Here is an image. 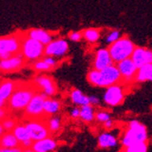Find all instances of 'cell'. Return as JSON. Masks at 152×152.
Masks as SVG:
<instances>
[{
  "instance_id": "cell-1",
  "label": "cell",
  "mask_w": 152,
  "mask_h": 152,
  "mask_svg": "<svg viewBox=\"0 0 152 152\" xmlns=\"http://www.w3.org/2000/svg\"><path fill=\"white\" fill-rule=\"evenodd\" d=\"M36 93L37 88L34 87V85L17 86L15 91L7 101L8 107L14 111L25 110Z\"/></svg>"
},
{
  "instance_id": "cell-2",
  "label": "cell",
  "mask_w": 152,
  "mask_h": 152,
  "mask_svg": "<svg viewBox=\"0 0 152 152\" xmlns=\"http://www.w3.org/2000/svg\"><path fill=\"white\" fill-rule=\"evenodd\" d=\"M148 140V130L145 125L137 119L129 121L128 129L121 137V144L124 148L135 143L146 142Z\"/></svg>"
},
{
  "instance_id": "cell-3",
  "label": "cell",
  "mask_w": 152,
  "mask_h": 152,
  "mask_svg": "<svg viewBox=\"0 0 152 152\" xmlns=\"http://www.w3.org/2000/svg\"><path fill=\"white\" fill-rule=\"evenodd\" d=\"M107 48L113 62L118 64L125 59L131 58L136 46L129 37L123 36L115 43L109 45Z\"/></svg>"
},
{
  "instance_id": "cell-4",
  "label": "cell",
  "mask_w": 152,
  "mask_h": 152,
  "mask_svg": "<svg viewBox=\"0 0 152 152\" xmlns=\"http://www.w3.org/2000/svg\"><path fill=\"white\" fill-rule=\"evenodd\" d=\"M45 47L42 43L25 35L22 37L20 52L26 60L35 62L45 56Z\"/></svg>"
},
{
  "instance_id": "cell-5",
  "label": "cell",
  "mask_w": 152,
  "mask_h": 152,
  "mask_svg": "<svg viewBox=\"0 0 152 152\" xmlns=\"http://www.w3.org/2000/svg\"><path fill=\"white\" fill-rule=\"evenodd\" d=\"M22 37L21 35L0 37V60L7 59L20 52Z\"/></svg>"
},
{
  "instance_id": "cell-6",
  "label": "cell",
  "mask_w": 152,
  "mask_h": 152,
  "mask_svg": "<svg viewBox=\"0 0 152 152\" xmlns=\"http://www.w3.org/2000/svg\"><path fill=\"white\" fill-rule=\"evenodd\" d=\"M48 98L41 92H37L29 104L24 110L28 119H42L44 113V104Z\"/></svg>"
},
{
  "instance_id": "cell-7",
  "label": "cell",
  "mask_w": 152,
  "mask_h": 152,
  "mask_svg": "<svg viewBox=\"0 0 152 152\" xmlns=\"http://www.w3.org/2000/svg\"><path fill=\"white\" fill-rule=\"evenodd\" d=\"M125 88L118 83L106 88L103 94V101L109 107H117L123 103L125 99Z\"/></svg>"
},
{
  "instance_id": "cell-8",
  "label": "cell",
  "mask_w": 152,
  "mask_h": 152,
  "mask_svg": "<svg viewBox=\"0 0 152 152\" xmlns=\"http://www.w3.org/2000/svg\"><path fill=\"white\" fill-rule=\"evenodd\" d=\"M25 125L33 141H37L49 137L50 131L43 119H28Z\"/></svg>"
},
{
  "instance_id": "cell-9",
  "label": "cell",
  "mask_w": 152,
  "mask_h": 152,
  "mask_svg": "<svg viewBox=\"0 0 152 152\" xmlns=\"http://www.w3.org/2000/svg\"><path fill=\"white\" fill-rule=\"evenodd\" d=\"M121 81V76L117 65H111L102 70H99V81L98 88H108L118 84Z\"/></svg>"
},
{
  "instance_id": "cell-10",
  "label": "cell",
  "mask_w": 152,
  "mask_h": 152,
  "mask_svg": "<svg viewBox=\"0 0 152 152\" xmlns=\"http://www.w3.org/2000/svg\"><path fill=\"white\" fill-rule=\"evenodd\" d=\"M33 85L47 98H53L58 91L57 85L54 79L47 75H38L35 77L33 79Z\"/></svg>"
},
{
  "instance_id": "cell-11",
  "label": "cell",
  "mask_w": 152,
  "mask_h": 152,
  "mask_svg": "<svg viewBox=\"0 0 152 152\" xmlns=\"http://www.w3.org/2000/svg\"><path fill=\"white\" fill-rule=\"evenodd\" d=\"M69 50L68 42L64 38H56L45 47V56L56 58L65 57Z\"/></svg>"
},
{
  "instance_id": "cell-12",
  "label": "cell",
  "mask_w": 152,
  "mask_h": 152,
  "mask_svg": "<svg viewBox=\"0 0 152 152\" xmlns=\"http://www.w3.org/2000/svg\"><path fill=\"white\" fill-rule=\"evenodd\" d=\"M26 59L21 52L13 55L7 59L0 60V71L3 73H12L20 70L25 66Z\"/></svg>"
},
{
  "instance_id": "cell-13",
  "label": "cell",
  "mask_w": 152,
  "mask_h": 152,
  "mask_svg": "<svg viewBox=\"0 0 152 152\" xmlns=\"http://www.w3.org/2000/svg\"><path fill=\"white\" fill-rule=\"evenodd\" d=\"M117 66L121 76V81L125 83H130L132 81H135L139 68L137 67L131 58H128L118 63Z\"/></svg>"
},
{
  "instance_id": "cell-14",
  "label": "cell",
  "mask_w": 152,
  "mask_h": 152,
  "mask_svg": "<svg viewBox=\"0 0 152 152\" xmlns=\"http://www.w3.org/2000/svg\"><path fill=\"white\" fill-rule=\"evenodd\" d=\"M114 64L115 63L113 62V59L110 56L108 48H100L96 51L93 60V68L96 70H102Z\"/></svg>"
},
{
  "instance_id": "cell-15",
  "label": "cell",
  "mask_w": 152,
  "mask_h": 152,
  "mask_svg": "<svg viewBox=\"0 0 152 152\" xmlns=\"http://www.w3.org/2000/svg\"><path fill=\"white\" fill-rule=\"evenodd\" d=\"M131 59L137 68L152 63V50L145 47H136Z\"/></svg>"
},
{
  "instance_id": "cell-16",
  "label": "cell",
  "mask_w": 152,
  "mask_h": 152,
  "mask_svg": "<svg viewBox=\"0 0 152 152\" xmlns=\"http://www.w3.org/2000/svg\"><path fill=\"white\" fill-rule=\"evenodd\" d=\"M58 146V143L56 140L48 137L46 139L34 141L31 148L35 152H54Z\"/></svg>"
},
{
  "instance_id": "cell-17",
  "label": "cell",
  "mask_w": 152,
  "mask_h": 152,
  "mask_svg": "<svg viewBox=\"0 0 152 152\" xmlns=\"http://www.w3.org/2000/svg\"><path fill=\"white\" fill-rule=\"evenodd\" d=\"M26 36L38 41L45 46L48 45L54 40V36L49 31L42 28H31L26 32Z\"/></svg>"
},
{
  "instance_id": "cell-18",
  "label": "cell",
  "mask_w": 152,
  "mask_h": 152,
  "mask_svg": "<svg viewBox=\"0 0 152 152\" xmlns=\"http://www.w3.org/2000/svg\"><path fill=\"white\" fill-rule=\"evenodd\" d=\"M118 137L110 132H103L98 137V144L101 148H113L118 146Z\"/></svg>"
},
{
  "instance_id": "cell-19",
  "label": "cell",
  "mask_w": 152,
  "mask_h": 152,
  "mask_svg": "<svg viewBox=\"0 0 152 152\" xmlns=\"http://www.w3.org/2000/svg\"><path fill=\"white\" fill-rule=\"evenodd\" d=\"M17 88L16 83L13 80L6 79L0 82V98L6 102L8 101L10 96L14 93Z\"/></svg>"
},
{
  "instance_id": "cell-20",
  "label": "cell",
  "mask_w": 152,
  "mask_h": 152,
  "mask_svg": "<svg viewBox=\"0 0 152 152\" xmlns=\"http://www.w3.org/2000/svg\"><path fill=\"white\" fill-rule=\"evenodd\" d=\"M69 98H70V101L77 107H81L83 106L90 105L89 96L85 95L80 89L74 88L73 90H71L69 94Z\"/></svg>"
},
{
  "instance_id": "cell-21",
  "label": "cell",
  "mask_w": 152,
  "mask_h": 152,
  "mask_svg": "<svg viewBox=\"0 0 152 152\" xmlns=\"http://www.w3.org/2000/svg\"><path fill=\"white\" fill-rule=\"evenodd\" d=\"M61 109V102L54 98H48L44 104V113L46 116H55Z\"/></svg>"
},
{
  "instance_id": "cell-22",
  "label": "cell",
  "mask_w": 152,
  "mask_h": 152,
  "mask_svg": "<svg viewBox=\"0 0 152 152\" xmlns=\"http://www.w3.org/2000/svg\"><path fill=\"white\" fill-rule=\"evenodd\" d=\"M20 142L12 133V131L5 132V134L0 137V148H14L20 147Z\"/></svg>"
},
{
  "instance_id": "cell-23",
  "label": "cell",
  "mask_w": 152,
  "mask_h": 152,
  "mask_svg": "<svg viewBox=\"0 0 152 152\" xmlns=\"http://www.w3.org/2000/svg\"><path fill=\"white\" fill-rule=\"evenodd\" d=\"M135 81L137 83L152 82V63L139 68Z\"/></svg>"
},
{
  "instance_id": "cell-24",
  "label": "cell",
  "mask_w": 152,
  "mask_h": 152,
  "mask_svg": "<svg viewBox=\"0 0 152 152\" xmlns=\"http://www.w3.org/2000/svg\"><path fill=\"white\" fill-rule=\"evenodd\" d=\"M83 38L89 44H96L100 39L101 30L99 27H88L83 30Z\"/></svg>"
},
{
  "instance_id": "cell-25",
  "label": "cell",
  "mask_w": 152,
  "mask_h": 152,
  "mask_svg": "<svg viewBox=\"0 0 152 152\" xmlns=\"http://www.w3.org/2000/svg\"><path fill=\"white\" fill-rule=\"evenodd\" d=\"M12 133L15 135V137L18 139V140L22 143L26 140H31L29 133L27 131V129L25 125V123H18L17 126L14 128L12 130Z\"/></svg>"
},
{
  "instance_id": "cell-26",
  "label": "cell",
  "mask_w": 152,
  "mask_h": 152,
  "mask_svg": "<svg viewBox=\"0 0 152 152\" xmlns=\"http://www.w3.org/2000/svg\"><path fill=\"white\" fill-rule=\"evenodd\" d=\"M79 118L87 123H90L96 119V112L94 107L91 105L83 106L80 107V117Z\"/></svg>"
},
{
  "instance_id": "cell-27",
  "label": "cell",
  "mask_w": 152,
  "mask_h": 152,
  "mask_svg": "<svg viewBox=\"0 0 152 152\" xmlns=\"http://www.w3.org/2000/svg\"><path fill=\"white\" fill-rule=\"evenodd\" d=\"M47 125L50 133H58L62 127V119L60 117L53 116L48 119Z\"/></svg>"
},
{
  "instance_id": "cell-28",
  "label": "cell",
  "mask_w": 152,
  "mask_h": 152,
  "mask_svg": "<svg viewBox=\"0 0 152 152\" xmlns=\"http://www.w3.org/2000/svg\"><path fill=\"white\" fill-rule=\"evenodd\" d=\"M33 68L37 72H45V71H49V70L53 69V67L50 66L43 59V58L35 61V62H33Z\"/></svg>"
},
{
  "instance_id": "cell-29",
  "label": "cell",
  "mask_w": 152,
  "mask_h": 152,
  "mask_svg": "<svg viewBox=\"0 0 152 152\" xmlns=\"http://www.w3.org/2000/svg\"><path fill=\"white\" fill-rule=\"evenodd\" d=\"M125 152H148V145L146 142L135 143L124 148Z\"/></svg>"
},
{
  "instance_id": "cell-30",
  "label": "cell",
  "mask_w": 152,
  "mask_h": 152,
  "mask_svg": "<svg viewBox=\"0 0 152 152\" xmlns=\"http://www.w3.org/2000/svg\"><path fill=\"white\" fill-rule=\"evenodd\" d=\"M121 37H122L121 33L118 30H117V29L110 30L106 36V42L108 45H111V44L115 43L116 41H118Z\"/></svg>"
},
{
  "instance_id": "cell-31",
  "label": "cell",
  "mask_w": 152,
  "mask_h": 152,
  "mask_svg": "<svg viewBox=\"0 0 152 152\" xmlns=\"http://www.w3.org/2000/svg\"><path fill=\"white\" fill-rule=\"evenodd\" d=\"M1 122H2V125H3L6 132L12 131L14 129V128H15L17 126V124H18L17 120L14 118H11V117H7Z\"/></svg>"
},
{
  "instance_id": "cell-32",
  "label": "cell",
  "mask_w": 152,
  "mask_h": 152,
  "mask_svg": "<svg viewBox=\"0 0 152 152\" xmlns=\"http://www.w3.org/2000/svg\"><path fill=\"white\" fill-rule=\"evenodd\" d=\"M111 119V115L109 112L105 111V110H101L96 113V120L99 122V123H105L106 121Z\"/></svg>"
},
{
  "instance_id": "cell-33",
  "label": "cell",
  "mask_w": 152,
  "mask_h": 152,
  "mask_svg": "<svg viewBox=\"0 0 152 152\" xmlns=\"http://www.w3.org/2000/svg\"><path fill=\"white\" fill-rule=\"evenodd\" d=\"M83 38V32L82 31H72L68 34V39L72 42H79Z\"/></svg>"
},
{
  "instance_id": "cell-34",
  "label": "cell",
  "mask_w": 152,
  "mask_h": 152,
  "mask_svg": "<svg viewBox=\"0 0 152 152\" xmlns=\"http://www.w3.org/2000/svg\"><path fill=\"white\" fill-rule=\"evenodd\" d=\"M89 100H90V105L93 106V107H96V106H99L100 103H101V100L99 96H89Z\"/></svg>"
},
{
  "instance_id": "cell-35",
  "label": "cell",
  "mask_w": 152,
  "mask_h": 152,
  "mask_svg": "<svg viewBox=\"0 0 152 152\" xmlns=\"http://www.w3.org/2000/svg\"><path fill=\"white\" fill-rule=\"evenodd\" d=\"M70 117L72 118H79L80 117V108L78 107H75L70 110Z\"/></svg>"
},
{
  "instance_id": "cell-36",
  "label": "cell",
  "mask_w": 152,
  "mask_h": 152,
  "mask_svg": "<svg viewBox=\"0 0 152 152\" xmlns=\"http://www.w3.org/2000/svg\"><path fill=\"white\" fill-rule=\"evenodd\" d=\"M0 152H23V148H22L21 147L14 148H0Z\"/></svg>"
},
{
  "instance_id": "cell-37",
  "label": "cell",
  "mask_w": 152,
  "mask_h": 152,
  "mask_svg": "<svg viewBox=\"0 0 152 152\" xmlns=\"http://www.w3.org/2000/svg\"><path fill=\"white\" fill-rule=\"evenodd\" d=\"M114 125H115V123L112 119H109L107 121H106L105 123H103V127L105 128V129L107 130H110V129H112L114 128Z\"/></svg>"
},
{
  "instance_id": "cell-38",
  "label": "cell",
  "mask_w": 152,
  "mask_h": 152,
  "mask_svg": "<svg viewBox=\"0 0 152 152\" xmlns=\"http://www.w3.org/2000/svg\"><path fill=\"white\" fill-rule=\"evenodd\" d=\"M33 140H26L22 143H20V147L22 148H31L32 145H33Z\"/></svg>"
},
{
  "instance_id": "cell-39",
  "label": "cell",
  "mask_w": 152,
  "mask_h": 152,
  "mask_svg": "<svg viewBox=\"0 0 152 152\" xmlns=\"http://www.w3.org/2000/svg\"><path fill=\"white\" fill-rule=\"evenodd\" d=\"M5 132H6V130H5V129H4V127L2 125V122L0 121V137H1L5 134Z\"/></svg>"
},
{
  "instance_id": "cell-40",
  "label": "cell",
  "mask_w": 152,
  "mask_h": 152,
  "mask_svg": "<svg viewBox=\"0 0 152 152\" xmlns=\"http://www.w3.org/2000/svg\"><path fill=\"white\" fill-rule=\"evenodd\" d=\"M6 101L5 100H3L1 98H0V108H1V107H4L5 106H6Z\"/></svg>"
},
{
  "instance_id": "cell-41",
  "label": "cell",
  "mask_w": 152,
  "mask_h": 152,
  "mask_svg": "<svg viewBox=\"0 0 152 152\" xmlns=\"http://www.w3.org/2000/svg\"><path fill=\"white\" fill-rule=\"evenodd\" d=\"M23 152H35L32 148H23Z\"/></svg>"
},
{
  "instance_id": "cell-42",
  "label": "cell",
  "mask_w": 152,
  "mask_h": 152,
  "mask_svg": "<svg viewBox=\"0 0 152 152\" xmlns=\"http://www.w3.org/2000/svg\"><path fill=\"white\" fill-rule=\"evenodd\" d=\"M119 152H125V150H124V149H122V150H120Z\"/></svg>"
}]
</instances>
